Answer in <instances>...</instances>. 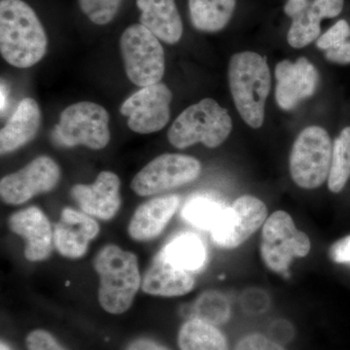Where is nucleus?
Listing matches in <instances>:
<instances>
[{
    "label": "nucleus",
    "instance_id": "nucleus-15",
    "mask_svg": "<svg viewBox=\"0 0 350 350\" xmlns=\"http://www.w3.org/2000/svg\"><path fill=\"white\" fill-rule=\"evenodd\" d=\"M9 228L25 241V257L29 262H41L49 258L54 245V232L49 219L40 208L27 207L12 214Z\"/></svg>",
    "mask_w": 350,
    "mask_h": 350
},
{
    "label": "nucleus",
    "instance_id": "nucleus-3",
    "mask_svg": "<svg viewBox=\"0 0 350 350\" xmlns=\"http://www.w3.org/2000/svg\"><path fill=\"white\" fill-rule=\"evenodd\" d=\"M228 79L241 118L251 128H261L271 91V72L265 57L250 51L234 54L230 61Z\"/></svg>",
    "mask_w": 350,
    "mask_h": 350
},
{
    "label": "nucleus",
    "instance_id": "nucleus-9",
    "mask_svg": "<svg viewBox=\"0 0 350 350\" xmlns=\"http://www.w3.org/2000/svg\"><path fill=\"white\" fill-rule=\"evenodd\" d=\"M202 172L200 161L182 154H163L137 172L131 188L140 197L162 194L195 181Z\"/></svg>",
    "mask_w": 350,
    "mask_h": 350
},
{
    "label": "nucleus",
    "instance_id": "nucleus-37",
    "mask_svg": "<svg viewBox=\"0 0 350 350\" xmlns=\"http://www.w3.org/2000/svg\"><path fill=\"white\" fill-rule=\"evenodd\" d=\"M6 94L7 92L5 86L3 84L1 85V111H3L6 105Z\"/></svg>",
    "mask_w": 350,
    "mask_h": 350
},
{
    "label": "nucleus",
    "instance_id": "nucleus-30",
    "mask_svg": "<svg viewBox=\"0 0 350 350\" xmlns=\"http://www.w3.org/2000/svg\"><path fill=\"white\" fill-rule=\"evenodd\" d=\"M25 342L29 350H66L57 342L52 334L40 329L31 332Z\"/></svg>",
    "mask_w": 350,
    "mask_h": 350
},
{
    "label": "nucleus",
    "instance_id": "nucleus-8",
    "mask_svg": "<svg viewBox=\"0 0 350 350\" xmlns=\"http://www.w3.org/2000/svg\"><path fill=\"white\" fill-rule=\"evenodd\" d=\"M310 247L308 234L298 230L285 211H275L262 225L260 252L265 265L276 273L287 275L295 258L306 257Z\"/></svg>",
    "mask_w": 350,
    "mask_h": 350
},
{
    "label": "nucleus",
    "instance_id": "nucleus-24",
    "mask_svg": "<svg viewBox=\"0 0 350 350\" xmlns=\"http://www.w3.org/2000/svg\"><path fill=\"white\" fill-rule=\"evenodd\" d=\"M350 178V126L340 131L333 144V154L328 188L331 192L340 193L344 190Z\"/></svg>",
    "mask_w": 350,
    "mask_h": 350
},
{
    "label": "nucleus",
    "instance_id": "nucleus-14",
    "mask_svg": "<svg viewBox=\"0 0 350 350\" xmlns=\"http://www.w3.org/2000/svg\"><path fill=\"white\" fill-rule=\"evenodd\" d=\"M120 188L118 175L101 172L93 184H76L70 194L83 213L107 221L114 218L121 207Z\"/></svg>",
    "mask_w": 350,
    "mask_h": 350
},
{
    "label": "nucleus",
    "instance_id": "nucleus-35",
    "mask_svg": "<svg viewBox=\"0 0 350 350\" xmlns=\"http://www.w3.org/2000/svg\"><path fill=\"white\" fill-rule=\"evenodd\" d=\"M126 350H172L150 338H137L128 345Z\"/></svg>",
    "mask_w": 350,
    "mask_h": 350
},
{
    "label": "nucleus",
    "instance_id": "nucleus-4",
    "mask_svg": "<svg viewBox=\"0 0 350 350\" xmlns=\"http://www.w3.org/2000/svg\"><path fill=\"white\" fill-rule=\"evenodd\" d=\"M232 130V118L227 110L213 98H204L175 119L167 131V139L178 149L197 144L216 148L229 137Z\"/></svg>",
    "mask_w": 350,
    "mask_h": 350
},
{
    "label": "nucleus",
    "instance_id": "nucleus-36",
    "mask_svg": "<svg viewBox=\"0 0 350 350\" xmlns=\"http://www.w3.org/2000/svg\"><path fill=\"white\" fill-rule=\"evenodd\" d=\"M308 4L310 3H308V0H288L284 6V12L290 18H292L296 14L305 10Z\"/></svg>",
    "mask_w": 350,
    "mask_h": 350
},
{
    "label": "nucleus",
    "instance_id": "nucleus-27",
    "mask_svg": "<svg viewBox=\"0 0 350 350\" xmlns=\"http://www.w3.org/2000/svg\"><path fill=\"white\" fill-rule=\"evenodd\" d=\"M231 317V306L224 295L217 291H207L200 295L195 304V319L211 325L225 324Z\"/></svg>",
    "mask_w": 350,
    "mask_h": 350
},
{
    "label": "nucleus",
    "instance_id": "nucleus-19",
    "mask_svg": "<svg viewBox=\"0 0 350 350\" xmlns=\"http://www.w3.org/2000/svg\"><path fill=\"white\" fill-rule=\"evenodd\" d=\"M42 121L40 107L33 98H25L0 131V151L11 153L29 144L38 135Z\"/></svg>",
    "mask_w": 350,
    "mask_h": 350
},
{
    "label": "nucleus",
    "instance_id": "nucleus-16",
    "mask_svg": "<svg viewBox=\"0 0 350 350\" xmlns=\"http://www.w3.org/2000/svg\"><path fill=\"white\" fill-rule=\"evenodd\" d=\"M98 232L100 226L94 217L66 207L54 229V245L62 256L79 259L86 254L90 243Z\"/></svg>",
    "mask_w": 350,
    "mask_h": 350
},
{
    "label": "nucleus",
    "instance_id": "nucleus-21",
    "mask_svg": "<svg viewBox=\"0 0 350 350\" xmlns=\"http://www.w3.org/2000/svg\"><path fill=\"white\" fill-rule=\"evenodd\" d=\"M188 5L195 29L213 33L222 31L229 24L237 0H189Z\"/></svg>",
    "mask_w": 350,
    "mask_h": 350
},
{
    "label": "nucleus",
    "instance_id": "nucleus-18",
    "mask_svg": "<svg viewBox=\"0 0 350 350\" xmlns=\"http://www.w3.org/2000/svg\"><path fill=\"white\" fill-rule=\"evenodd\" d=\"M194 285L191 273L177 268L160 253L144 273L142 288L152 296L172 298L190 293Z\"/></svg>",
    "mask_w": 350,
    "mask_h": 350
},
{
    "label": "nucleus",
    "instance_id": "nucleus-5",
    "mask_svg": "<svg viewBox=\"0 0 350 350\" xmlns=\"http://www.w3.org/2000/svg\"><path fill=\"white\" fill-rule=\"evenodd\" d=\"M332 145L325 129L310 126L299 133L290 154L292 179L300 188L313 190L321 187L330 174Z\"/></svg>",
    "mask_w": 350,
    "mask_h": 350
},
{
    "label": "nucleus",
    "instance_id": "nucleus-1",
    "mask_svg": "<svg viewBox=\"0 0 350 350\" xmlns=\"http://www.w3.org/2000/svg\"><path fill=\"white\" fill-rule=\"evenodd\" d=\"M48 38L38 16L24 0L0 1V53L18 68L38 64L47 51Z\"/></svg>",
    "mask_w": 350,
    "mask_h": 350
},
{
    "label": "nucleus",
    "instance_id": "nucleus-7",
    "mask_svg": "<svg viewBox=\"0 0 350 350\" xmlns=\"http://www.w3.org/2000/svg\"><path fill=\"white\" fill-rule=\"evenodd\" d=\"M120 51L131 83L144 88L161 82L165 70V51L160 39L144 25L126 27L120 38Z\"/></svg>",
    "mask_w": 350,
    "mask_h": 350
},
{
    "label": "nucleus",
    "instance_id": "nucleus-26",
    "mask_svg": "<svg viewBox=\"0 0 350 350\" xmlns=\"http://www.w3.org/2000/svg\"><path fill=\"white\" fill-rule=\"evenodd\" d=\"M291 19L292 25L287 33V41L291 47L301 49L319 38L322 19L312 10L310 4Z\"/></svg>",
    "mask_w": 350,
    "mask_h": 350
},
{
    "label": "nucleus",
    "instance_id": "nucleus-31",
    "mask_svg": "<svg viewBox=\"0 0 350 350\" xmlns=\"http://www.w3.org/2000/svg\"><path fill=\"white\" fill-rule=\"evenodd\" d=\"M234 350H285L282 345L261 334H251L241 338Z\"/></svg>",
    "mask_w": 350,
    "mask_h": 350
},
{
    "label": "nucleus",
    "instance_id": "nucleus-32",
    "mask_svg": "<svg viewBox=\"0 0 350 350\" xmlns=\"http://www.w3.org/2000/svg\"><path fill=\"white\" fill-rule=\"evenodd\" d=\"M345 0H314L310 6L317 15L323 19L337 17L342 13Z\"/></svg>",
    "mask_w": 350,
    "mask_h": 350
},
{
    "label": "nucleus",
    "instance_id": "nucleus-2",
    "mask_svg": "<svg viewBox=\"0 0 350 350\" xmlns=\"http://www.w3.org/2000/svg\"><path fill=\"white\" fill-rule=\"evenodd\" d=\"M94 267L100 278L98 301L101 308L116 315L130 310L142 283L137 257L130 251L109 244L98 253Z\"/></svg>",
    "mask_w": 350,
    "mask_h": 350
},
{
    "label": "nucleus",
    "instance_id": "nucleus-12",
    "mask_svg": "<svg viewBox=\"0 0 350 350\" xmlns=\"http://www.w3.org/2000/svg\"><path fill=\"white\" fill-rule=\"evenodd\" d=\"M61 169L48 156H39L22 170L4 176L0 181V196L7 204L19 206L32 198L56 188Z\"/></svg>",
    "mask_w": 350,
    "mask_h": 350
},
{
    "label": "nucleus",
    "instance_id": "nucleus-22",
    "mask_svg": "<svg viewBox=\"0 0 350 350\" xmlns=\"http://www.w3.org/2000/svg\"><path fill=\"white\" fill-rule=\"evenodd\" d=\"M161 253L177 268L193 273L206 265V245L199 237L190 232L179 234L165 245Z\"/></svg>",
    "mask_w": 350,
    "mask_h": 350
},
{
    "label": "nucleus",
    "instance_id": "nucleus-23",
    "mask_svg": "<svg viewBox=\"0 0 350 350\" xmlns=\"http://www.w3.org/2000/svg\"><path fill=\"white\" fill-rule=\"evenodd\" d=\"M177 340L181 350H229L222 332L198 319L189 320L182 325Z\"/></svg>",
    "mask_w": 350,
    "mask_h": 350
},
{
    "label": "nucleus",
    "instance_id": "nucleus-20",
    "mask_svg": "<svg viewBox=\"0 0 350 350\" xmlns=\"http://www.w3.org/2000/svg\"><path fill=\"white\" fill-rule=\"evenodd\" d=\"M140 24L163 42L176 44L183 34V24L174 0H137Z\"/></svg>",
    "mask_w": 350,
    "mask_h": 350
},
{
    "label": "nucleus",
    "instance_id": "nucleus-34",
    "mask_svg": "<svg viewBox=\"0 0 350 350\" xmlns=\"http://www.w3.org/2000/svg\"><path fill=\"white\" fill-rule=\"evenodd\" d=\"M326 59L329 62L338 64H350V40H347L342 45L333 49L327 50Z\"/></svg>",
    "mask_w": 350,
    "mask_h": 350
},
{
    "label": "nucleus",
    "instance_id": "nucleus-6",
    "mask_svg": "<svg viewBox=\"0 0 350 350\" xmlns=\"http://www.w3.org/2000/svg\"><path fill=\"white\" fill-rule=\"evenodd\" d=\"M109 119L105 107L92 101H80L62 112L53 138L61 146L83 145L100 150L107 146L111 138Z\"/></svg>",
    "mask_w": 350,
    "mask_h": 350
},
{
    "label": "nucleus",
    "instance_id": "nucleus-13",
    "mask_svg": "<svg viewBox=\"0 0 350 350\" xmlns=\"http://www.w3.org/2000/svg\"><path fill=\"white\" fill-rule=\"evenodd\" d=\"M275 78L276 103L282 109L289 111L315 93L319 72L308 59L300 57L295 63L284 59L278 64Z\"/></svg>",
    "mask_w": 350,
    "mask_h": 350
},
{
    "label": "nucleus",
    "instance_id": "nucleus-38",
    "mask_svg": "<svg viewBox=\"0 0 350 350\" xmlns=\"http://www.w3.org/2000/svg\"><path fill=\"white\" fill-rule=\"evenodd\" d=\"M0 350H11L9 349L8 345L4 344V342H1V345H0Z\"/></svg>",
    "mask_w": 350,
    "mask_h": 350
},
{
    "label": "nucleus",
    "instance_id": "nucleus-11",
    "mask_svg": "<svg viewBox=\"0 0 350 350\" xmlns=\"http://www.w3.org/2000/svg\"><path fill=\"white\" fill-rule=\"evenodd\" d=\"M172 92L163 83L144 87L124 101L120 112L128 126L140 135L160 131L169 123Z\"/></svg>",
    "mask_w": 350,
    "mask_h": 350
},
{
    "label": "nucleus",
    "instance_id": "nucleus-29",
    "mask_svg": "<svg viewBox=\"0 0 350 350\" xmlns=\"http://www.w3.org/2000/svg\"><path fill=\"white\" fill-rule=\"evenodd\" d=\"M350 36V27L345 20L336 23L317 39V46L321 50H330L342 45Z\"/></svg>",
    "mask_w": 350,
    "mask_h": 350
},
{
    "label": "nucleus",
    "instance_id": "nucleus-28",
    "mask_svg": "<svg viewBox=\"0 0 350 350\" xmlns=\"http://www.w3.org/2000/svg\"><path fill=\"white\" fill-rule=\"evenodd\" d=\"M123 0H79L80 9L94 25L109 24L118 13Z\"/></svg>",
    "mask_w": 350,
    "mask_h": 350
},
{
    "label": "nucleus",
    "instance_id": "nucleus-33",
    "mask_svg": "<svg viewBox=\"0 0 350 350\" xmlns=\"http://www.w3.org/2000/svg\"><path fill=\"white\" fill-rule=\"evenodd\" d=\"M330 258L332 261L338 262V264H349L350 234L340 239L331 246Z\"/></svg>",
    "mask_w": 350,
    "mask_h": 350
},
{
    "label": "nucleus",
    "instance_id": "nucleus-25",
    "mask_svg": "<svg viewBox=\"0 0 350 350\" xmlns=\"http://www.w3.org/2000/svg\"><path fill=\"white\" fill-rule=\"evenodd\" d=\"M225 209L224 204L217 200L206 197H195L183 206L182 217L196 228L211 232Z\"/></svg>",
    "mask_w": 350,
    "mask_h": 350
},
{
    "label": "nucleus",
    "instance_id": "nucleus-17",
    "mask_svg": "<svg viewBox=\"0 0 350 350\" xmlns=\"http://www.w3.org/2000/svg\"><path fill=\"white\" fill-rule=\"evenodd\" d=\"M180 204L177 196H163L137 207L129 223L128 232L133 241H149L162 234Z\"/></svg>",
    "mask_w": 350,
    "mask_h": 350
},
{
    "label": "nucleus",
    "instance_id": "nucleus-10",
    "mask_svg": "<svg viewBox=\"0 0 350 350\" xmlns=\"http://www.w3.org/2000/svg\"><path fill=\"white\" fill-rule=\"evenodd\" d=\"M268 219V208L261 200L246 195L234 200L211 230L213 243L224 250H234L245 243Z\"/></svg>",
    "mask_w": 350,
    "mask_h": 350
}]
</instances>
